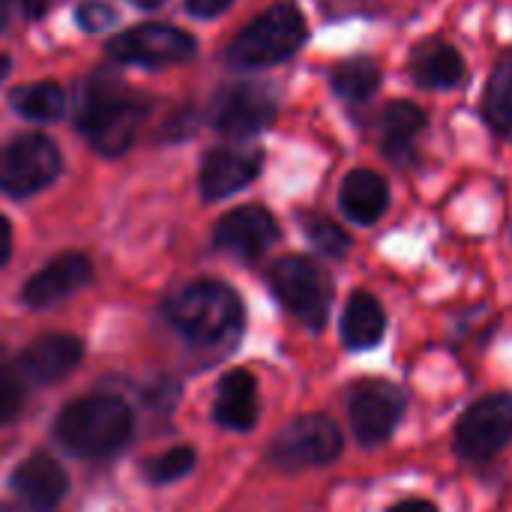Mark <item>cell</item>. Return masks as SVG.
Listing matches in <instances>:
<instances>
[{"instance_id": "obj_1", "label": "cell", "mask_w": 512, "mask_h": 512, "mask_svg": "<svg viewBox=\"0 0 512 512\" xmlns=\"http://www.w3.org/2000/svg\"><path fill=\"white\" fill-rule=\"evenodd\" d=\"M135 420L120 396H84L69 402L54 420V438L78 459H108L132 438Z\"/></svg>"}, {"instance_id": "obj_2", "label": "cell", "mask_w": 512, "mask_h": 512, "mask_svg": "<svg viewBox=\"0 0 512 512\" xmlns=\"http://www.w3.org/2000/svg\"><path fill=\"white\" fill-rule=\"evenodd\" d=\"M174 330L204 348L234 345L243 333V303L234 288L216 279H198L165 303Z\"/></svg>"}, {"instance_id": "obj_3", "label": "cell", "mask_w": 512, "mask_h": 512, "mask_svg": "<svg viewBox=\"0 0 512 512\" xmlns=\"http://www.w3.org/2000/svg\"><path fill=\"white\" fill-rule=\"evenodd\" d=\"M75 120L99 153L120 156L144 120V105L123 96V81L114 72L99 69L81 84L75 99Z\"/></svg>"}, {"instance_id": "obj_4", "label": "cell", "mask_w": 512, "mask_h": 512, "mask_svg": "<svg viewBox=\"0 0 512 512\" xmlns=\"http://www.w3.org/2000/svg\"><path fill=\"white\" fill-rule=\"evenodd\" d=\"M306 39V21L294 3H276L261 12L228 48L234 69H264L288 60Z\"/></svg>"}, {"instance_id": "obj_5", "label": "cell", "mask_w": 512, "mask_h": 512, "mask_svg": "<svg viewBox=\"0 0 512 512\" xmlns=\"http://www.w3.org/2000/svg\"><path fill=\"white\" fill-rule=\"evenodd\" d=\"M267 279L279 303L294 318H300L312 330H321L327 324L330 303H333V282L321 264L303 255H285L270 267Z\"/></svg>"}, {"instance_id": "obj_6", "label": "cell", "mask_w": 512, "mask_h": 512, "mask_svg": "<svg viewBox=\"0 0 512 512\" xmlns=\"http://www.w3.org/2000/svg\"><path fill=\"white\" fill-rule=\"evenodd\" d=\"M342 432L324 414H309L288 423L270 444V462L279 471L327 468L342 456Z\"/></svg>"}, {"instance_id": "obj_7", "label": "cell", "mask_w": 512, "mask_h": 512, "mask_svg": "<svg viewBox=\"0 0 512 512\" xmlns=\"http://www.w3.org/2000/svg\"><path fill=\"white\" fill-rule=\"evenodd\" d=\"M60 174V150L48 135H21L0 147V189L12 198H27L45 189Z\"/></svg>"}, {"instance_id": "obj_8", "label": "cell", "mask_w": 512, "mask_h": 512, "mask_svg": "<svg viewBox=\"0 0 512 512\" xmlns=\"http://www.w3.org/2000/svg\"><path fill=\"white\" fill-rule=\"evenodd\" d=\"M512 441V396L495 393L474 402L456 426V450L468 462H489Z\"/></svg>"}, {"instance_id": "obj_9", "label": "cell", "mask_w": 512, "mask_h": 512, "mask_svg": "<svg viewBox=\"0 0 512 512\" xmlns=\"http://www.w3.org/2000/svg\"><path fill=\"white\" fill-rule=\"evenodd\" d=\"M405 414V393L390 381H363L354 387L348 402V417L354 438L366 447L384 444Z\"/></svg>"}, {"instance_id": "obj_10", "label": "cell", "mask_w": 512, "mask_h": 512, "mask_svg": "<svg viewBox=\"0 0 512 512\" xmlns=\"http://www.w3.org/2000/svg\"><path fill=\"white\" fill-rule=\"evenodd\" d=\"M111 57L120 63H138V66H171L183 63L195 54V39L171 24H141L132 30H123L108 45Z\"/></svg>"}, {"instance_id": "obj_11", "label": "cell", "mask_w": 512, "mask_h": 512, "mask_svg": "<svg viewBox=\"0 0 512 512\" xmlns=\"http://www.w3.org/2000/svg\"><path fill=\"white\" fill-rule=\"evenodd\" d=\"M276 117V99L258 84H231L216 93L210 123L228 138H252Z\"/></svg>"}, {"instance_id": "obj_12", "label": "cell", "mask_w": 512, "mask_h": 512, "mask_svg": "<svg viewBox=\"0 0 512 512\" xmlns=\"http://www.w3.org/2000/svg\"><path fill=\"white\" fill-rule=\"evenodd\" d=\"M279 240V225L264 207H237L216 222L213 243L243 261H258Z\"/></svg>"}, {"instance_id": "obj_13", "label": "cell", "mask_w": 512, "mask_h": 512, "mask_svg": "<svg viewBox=\"0 0 512 512\" xmlns=\"http://www.w3.org/2000/svg\"><path fill=\"white\" fill-rule=\"evenodd\" d=\"M264 153L249 144H231V147H216L207 153L201 165V192L207 201L228 198L249 186L258 171H261Z\"/></svg>"}, {"instance_id": "obj_14", "label": "cell", "mask_w": 512, "mask_h": 512, "mask_svg": "<svg viewBox=\"0 0 512 512\" xmlns=\"http://www.w3.org/2000/svg\"><path fill=\"white\" fill-rule=\"evenodd\" d=\"M90 279H93V264L87 261V255L66 252V255H57L54 261H48L42 270H36L24 282L21 300L33 309H45V306H54V303L72 297Z\"/></svg>"}, {"instance_id": "obj_15", "label": "cell", "mask_w": 512, "mask_h": 512, "mask_svg": "<svg viewBox=\"0 0 512 512\" xmlns=\"http://www.w3.org/2000/svg\"><path fill=\"white\" fill-rule=\"evenodd\" d=\"M81 354H84L81 339H75L69 333H51L24 348L15 372L27 384H54L78 366Z\"/></svg>"}, {"instance_id": "obj_16", "label": "cell", "mask_w": 512, "mask_h": 512, "mask_svg": "<svg viewBox=\"0 0 512 512\" xmlns=\"http://www.w3.org/2000/svg\"><path fill=\"white\" fill-rule=\"evenodd\" d=\"M12 489L21 501H27L36 510H51L54 504H60V498L69 489L66 471L45 453H33L30 459H24L15 474H12Z\"/></svg>"}, {"instance_id": "obj_17", "label": "cell", "mask_w": 512, "mask_h": 512, "mask_svg": "<svg viewBox=\"0 0 512 512\" xmlns=\"http://www.w3.org/2000/svg\"><path fill=\"white\" fill-rule=\"evenodd\" d=\"M213 420L231 432H249L258 423V384L246 369H234L219 381Z\"/></svg>"}, {"instance_id": "obj_18", "label": "cell", "mask_w": 512, "mask_h": 512, "mask_svg": "<svg viewBox=\"0 0 512 512\" xmlns=\"http://www.w3.org/2000/svg\"><path fill=\"white\" fill-rule=\"evenodd\" d=\"M342 213L357 225H375L390 207V186L381 174L369 168H357L345 177L339 189Z\"/></svg>"}, {"instance_id": "obj_19", "label": "cell", "mask_w": 512, "mask_h": 512, "mask_svg": "<svg viewBox=\"0 0 512 512\" xmlns=\"http://www.w3.org/2000/svg\"><path fill=\"white\" fill-rule=\"evenodd\" d=\"M411 75L420 87L429 90H450L465 81V60L462 54L441 39H429L414 48L411 54Z\"/></svg>"}, {"instance_id": "obj_20", "label": "cell", "mask_w": 512, "mask_h": 512, "mask_svg": "<svg viewBox=\"0 0 512 512\" xmlns=\"http://www.w3.org/2000/svg\"><path fill=\"white\" fill-rule=\"evenodd\" d=\"M387 330V315L384 306L375 294L369 291H357L342 315V342L351 351H369L381 342Z\"/></svg>"}, {"instance_id": "obj_21", "label": "cell", "mask_w": 512, "mask_h": 512, "mask_svg": "<svg viewBox=\"0 0 512 512\" xmlns=\"http://www.w3.org/2000/svg\"><path fill=\"white\" fill-rule=\"evenodd\" d=\"M426 126V114L414 102H390L381 111V135H384V153L396 165L414 162V138Z\"/></svg>"}, {"instance_id": "obj_22", "label": "cell", "mask_w": 512, "mask_h": 512, "mask_svg": "<svg viewBox=\"0 0 512 512\" xmlns=\"http://www.w3.org/2000/svg\"><path fill=\"white\" fill-rule=\"evenodd\" d=\"M9 105L27 117V120H36V123H51V120H60L63 111H66V96L60 90V84L54 81H36V84H24V87H15L9 93Z\"/></svg>"}, {"instance_id": "obj_23", "label": "cell", "mask_w": 512, "mask_h": 512, "mask_svg": "<svg viewBox=\"0 0 512 512\" xmlns=\"http://www.w3.org/2000/svg\"><path fill=\"white\" fill-rule=\"evenodd\" d=\"M483 114L501 138L512 141V51L492 69L483 96Z\"/></svg>"}, {"instance_id": "obj_24", "label": "cell", "mask_w": 512, "mask_h": 512, "mask_svg": "<svg viewBox=\"0 0 512 512\" xmlns=\"http://www.w3.org/2000/svg\"><path fill=\"white\" fill-rule=\"evenodd\" d=\"M381 87V69L369 57H351L336 66L333 72V90L348 102H366Z\"/></svg>"}, {"instance_id": "obj_25", "label": "cell", "mask_w": 512, "mask_h": 512, "mask_svg": "<svg viewBox=\"0 0 512 512\" xmlns=\"http://www.w3.org/2000/svg\"><path fill=\"white\" fill-rule=\"evenodd\" d=\"M303 231L309 237V243L327 255V258H345L351 249V237L342 225H336L333 219L324 216H303Z\"/></svg>"}, {"instance_id": "obj_26", "label": "cell", "mask_w": 512, "mask_h": 512, "mask_svg": "<svg viewBox=\"0 0 512 512\" xmlns=\"http://www.w3.org/2000/svg\"><path fill=\"white\" fill-rule=\"evenodd\" d=\"M195 468V450L192 447H171L165 453H159L156 459H150L144 465V474L153 486H168L183 480L186 474H192Z\"/></svg>"}, {"instance_id": "obj_27", "label": "cell", "mask_w": 512, "mask_h": 512, "mask_svg": "<svg viewBox=\"0 0 512 512\" xmlns=\"http://www.w3.org/2000/svg\"><path fill=\"white\" fill-rule=\"evenodd\" d=\"M24 405H27V381L15 369H6L0 375V426L15 423Z\"/></svg>"}, {"instance_id": "obj_28", "label": "cell", "mask_w": 512, "mask_h": 512, "mask_svg": "<svg viewBox=\"0 0 512 512\" xmlns=\"http://www.w3.org/2000/svg\"><path fill=\"white\" fill-rule=\"evenodd\" d=\"M78 21L84 30H105L114 24V9L108 3H99V0H87L78 6Z\"/></svg>"}, {"instance_id": "obj_29", "label": "cell", "mask_w": 512, "mask_h": 512, "mask_svg": "<svg viewBox=\"0 0 512 512\" xmlns=\"http://www.w3.org/2000/svg\"><path fill=\"white\" fill-rule=\"evenodd\" d=\"M234 0H186V9L198 18H213L219 12H225Z\"/></svg>"}, {"instance_id": "obj_30", "label": "cell", "mask_w": 512, "mask_h": 512, "mask_svg": "<svg viewBox=\"0 0 512 512\" xmlns=\"http://www.w3.org/2000/svg\"><path fill=\"white\" fill-rule=\"evenodd\" d=\"M9 252H12V228H9V222L0 216V267L9 261Z\"/></svg>"}, {"instance_id": "obj_31", "label": "cell", "mask_w": 512, "mask_h": 512, "mask_svg": "<svg viewBox=\"0 0 512 512\" xmlns=\"http://www.w3.org/2000/svg\"><path fill=\"white\" fill-rule=\"evenodd\" d=\"M390 512H438L435 510V504H429V501H420V498H411V501H402V504H396Z\"/></svg>"}, {"instance_id": "obj_32", "label": "cell", "mask_w": 512, "mask_h": 512, "mask_svg": "<svg viewBox=\"0 0 512 512\" xmlns=\"http://www.w3.org/2000/svg\"><path fill=\"white\" fill-rule=\"evenodd\" d=\"M48 3H51V0H21V9H24L27 18H39V15L48 9Z\"/></svg>"}, {"instance_id": "obj_33", "label": "cell", "mask_w": 512, "mask_h": 512, "mask_svg": "<svg viewBox=\"0 0 512 512\" xmlns=\"http://www.w3.org/2000/svg\"><path fill=\"white\" fill-rule=\"evenodd\" d=\"M135 6H141V9H156V6H162L165 0H132Z\"/></svg>"}, {"instance_id": "obj_34", "label": "cell", "mask_w": 512, "mask_h": 512, "mask_svg": "<svg viewBox=\"0 0 512 512\" xmlns=\"http://www.w3.org/2000/svg\"><path fill=\"white\" fill-rule=\"evenodd\" d=\"M6 72H9V57H6V54H0V81L6 78Z\"/></svg>"}, {"instance_id": "obj_35", "label": "cell", "mask_w": 512, "mask_h": 512, "mask_svg": "<svg viewBox=\"0 0 512 512\" xmlns=\"http://www.w3.org/2000/svg\"><path fill=\"white\" fill-rule=\"evenodd\" d=\"M6 27V3L0 0V30Z\"/></svg>"}, {"instance_id": "obj_36", "label": "cell", "mask_w": 512, "mask_h": 512, "mask_svg": "<svg viewBox=\"0 0 512 512\" xmlns=\"http://www.w3.org/2000/svg\"><path fill=\"white\" fill-rule=\"evenodd\" d=\"M6 372V363H3V351H0V375Z\"/></svg>"}, {"instance_id": "obj_37", "label": "cell", "mask_w": 512, "mask_h": 512, "mask_svg": "<svg viewBox=\"0 0 512 512\" xmlns=\"http://www.w3.org/2000/svg\"><path fill=\"white\" fill-rule=\"evenodd\" d=\"M3 3H9V0H3Z\"/></svg>"}]
</instances>
